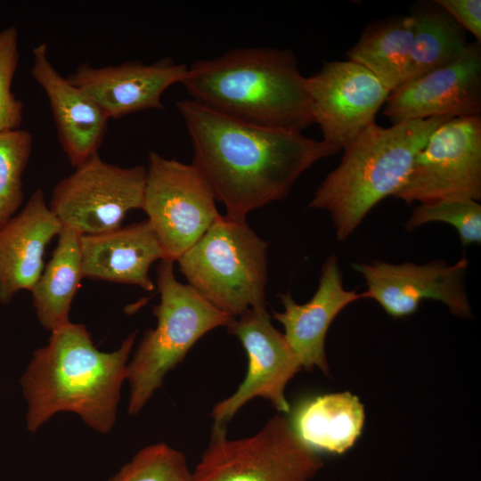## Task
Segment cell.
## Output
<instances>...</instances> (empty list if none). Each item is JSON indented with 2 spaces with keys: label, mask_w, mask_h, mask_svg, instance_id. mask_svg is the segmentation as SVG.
I'll use <instances>...</instances> for the list:
<instances>
[{
  "label": "cell",
  "mask_w": 481,
  "mask_h": 481,
  "mask_svg": "<svg viewBox=\"0 0 481 481\" xmlns=\"http://www.w3.org/2000/svg\"><path fill=\"white\" fill-rule=\"evenodd\" d=\"M135 338L132 332L117 350L102 352L84 324L69 322L51 331L20 379L28 429L35 432L54 414L69 412L94 430L109 433Z\"/></svg>",
  "instance_id": "7a4b0ae2"
},
{
  "label": "cell",
  "mask_w": 481,
  "mask_h": 481,
  "mask_svg": "<svg viewBox=\"0 0 481 481\" xmlns=\"http://www.w3.org/2000/svg\"><path fill=\"white\" fill-rule=\"evenodd\" d=\"M80 236L62 226L52 257L30 291L38 322L50 331L70 322V306L84 278Z\"/></svg>",
  "instance_id": "44dd1931"
},
{
  "label": "cell",
  "mask_w": 481,
  "mask_h": 481,
  "mask_svg": "<svg viewBox=\"0 0 481 481\" xmlns=\"http://www.w3.org/2000/svg\"><path fill=\"white\" fill-rule=\"evenodd\" d=\"M452 117H433L382 127L369 126L342 150L339 164L315 191L307 208L327 211L337 240L344 241L382 200L404 183L431 133Z\"/></svg>",
  "instance_id": "277c9868"
},
{
  "label": "cell",
  "mask_w": 481,
  "mask_h": 481,
  "mask_svg": "<svg viewBox=\"0 0 481 481\" xmlns=\"http://www.w3.org/2000/svg\"><path fill=\"white\" fill-rule=\"evenodd\" d=\"M461 27L473 34L481 42V1L480 0H436Z\"/></svg>",
  "instance_id": "83f0119b"
},
{
  "label": "cell",
  "mask_w": 481,
  "mask_h": 481,
  "mask_svg": "<svg viewBox=\"0 0 481 481\" xmlns=\"http://www.w3.org/2000/svg\"><path fill=\"white\" fill-rule=\"evenodd\" d=\"M156 272L160 296L153 307L157 325L144 332L126 366L130 415L143 410L166 375L201 337L216 328H228L235 319L214 307L190 285L180 282L173 261L160 260Z\"/></svg>",
  "instance_id": "5b68a950"
},
{
  "label": "cell",
  "mask_w": 481,
  "mask_h": 481,
  "mask_svg": "<svg viewBox=\"0 0 481 481\" xmlns=\"http://www.w3.org/2000/svg\"><path fill=\"white\" fill-rule=\"evenodd\" d=\"M385 103L383 114L392 125L433 117L480 116V43H469L452 63L402 84Z\"/></svg>",
  "instance_id": "5bb4252c"
},
{
  "label": "cell",
  "mask_w": 481,
  "mask_h": 481,
  "mask_svg": "<svg viewBox=\"0 0 481 481\" xmlns=\"http://www.w3.org/2000/svg\"><path fill=\"white\" fill-rule=\"evenodd\" d=\"M364 407L349 392L311 397L294 410L289 423L300 439L314 451L343 453L360 436Z\"/></svg>",
  "instance_id": "ffe728a7"
},
{
  "label": "cell",
  "mask_w": 481,
  "mask_h": 481,
  "mask_svg": "<svg viewBox=\"0 0 481 481\" xmlns=\"http://www.w3.org/2000/svg\"><path fill=\"white\" fill-rule=\"evenodd\" d=\"M33 145L32 134L16 129L0 134V224L16 215L23 202L22 175Z\"/></svg>",
  "instance_id": "cb8c5ba5"
},
{
  "label": "cell",
  "mask_w": 481,
  "mask_h": 481,
  "mask_svg": "<svg viewBox=\"0 0 481 481\" xmlns=\"http://www.w3.org/2000/svg\"><path fill=\"white\" fill-rule=\"evenodd\" d=\"M434 222L452 225L463 247L481 243V205L469 199H447L420 203L412 209L404 224L410 232Z\"/></svg>",
  "instance_id": "d4e9b609"
},
{
  "label": "cell",
  "mask_w": 481,
  "mask_h": 481,
  "mask_svg": "<svg viewBox=\"0 0 481 481\" xmlns=\"http://www.w3.org/2000/svg\"><path fill=\"white\" fill-rule=\"evenodd\" d=\"M47 49L45 43L33 49L30 72L49 101L59 142L75 167L98 153L109 118L87 94L57 71Z\"/></svg>",
  "instance_id": "e0dca14e"
},
{
  "label": "cell",
  "mask_w": 481,
  "mask_h": 481,
  "mask_svg": "<svg viewBox=\"0 0 481 481\" xmlns=\"http://www.w3.org/2000/svg\"><path fill=\"white\" fill-rule=\"evenodd\" d=\"M323 463L297 435L289 420L275 415L256 434L231 439L213 428L192 470V481H311Z\"/></svg>",
  "instance_id": "52a82bcc"
},
{
  "label": "cell",
  "mask_w": 481,
  "mask_h": 481,
  "mask_svg": "<svg viewBox=\"0 0 481 481\" xmlns=\"http://www.w3.org/2000/svg\"><path fill=\"white\" fill-rule=\"evenodd\" d=\"M412 15L414 34L407 81L452 63L469 45L464 29L443 8Z\"/></svg>",
  "instance_id": "603a6c76"
},
{
  "label": "cell",
  "mask_w": 481,
  "mask_h": 481,
  "mask_svg": "<svg viewBox=\"0 0 481 481\" xmlns=\"http://www.w3.org/2000/svg\"><path fill=\"white\" fill-rule=\"evenodd\" d=\"M395 198L410 205L447 199H481V118H452L417 153Z\"/></svg>",
  "instance_id": "30bf717a"
},
{
  "label": "cell",
  "mask_w": 481,
  "mask_h": 481,
  "mask_svg": "<svg viewBox=\"0 0 481 481\" xmlns=\"http://www.w3.org/2000/svg\"><path fill=\"white\" fill-rule=\"evenodd\" d=\"M176 108L192 142V165L230 218L246 220L251 211L284 199L304 172L340 151L302 132L249 125L191 99Z\"/></svg>",
  "instance_id": "6da1fadb"
},
{
  "label": "cell",
  "mask_w": 481,
  "mask_h": 481,
  "mask_svg": "<svg viewBox=\"0 0 481 481\" xmlns=\"http://www.w3.org/2000/svg\"><path fill=\"white\" fill-rule=\"evenodd\" d=\"M108 481H192L184 454L165 443L141 449Z\"/></svg>",
  "instance_id": "484cf974"
},
{
  "label": "cell",
  "mask_w": 481,
  "mask_h": 481,
  "mask_svg": "<svg viewBox=\"0 0 481 481\" xmlns=\"http://www.w3.org/2000/svg\"><path fill=\"white\" fill-rule=\"evenodd\" d=\"M187 68L167 58L149 65L128 61L94 67L86 62L67 78L87 94L109 119H117L147 110H164V92L181 84Z\"/></svg>",
  "instance_id": "9a60e30c"
},
{
  "label": "cell",
  "mask_w": 481,
  "mask_h": 481,
  "mask_svg": "<svg viewBox=\"0 0 481 481\" xmlns=\"http://www.w3.org/2000/svg\"><path fill=\"white\" fill-rule=\"evenodd\" d=\"M142 209L148 216L165 259H177L221 215L215 195L192 165L148 153Z\"/></svg>",
  "instance_id": "ba28073f"
},
{
  "label": "cell",
  "mask_w": 481,
  "mask_h": 481,
  "mask_svg": "<svg viewBox=\"0 0 481 481\" xmlns=\"http://www.w3.org/2000/svg\"><path fill=\"white\" fill-rule=\"evenodd\" d=\"M181 84L191 100L249 125L302 132L314 123L306 77L289 50L235 48L198 60Z\"/></svg>",
  "instance_id": "3957f363"
},
{
  "label": "cell",
  "mask_w": 481,
  "mask_h": 481,
  "mask_svg": "<svg viewBox=\"0 0 481 481\" xmlns=\"http://www.w3.org/2000/svg\"><path fill=\"white\" fill-rule=\"evenodd\" d=\"M414 34L412 15L368 26L346 57L373 75L391 92L408 79Z\"/></svg>",
  "instance_id": "7402d4cb"
},
{
  "label": "cell",
  "mask_w": 481,
  "mask_h": 481,
  "mask_svg": "<svg viewBox=\"0 0 481 481\" xmlns=\"http://www.w3.org/2000/svg\"><path fill=\"white\" fill-rule=\"evenodd\" d=\"M84 278L132 284L146 291L155 288L149 271L165 259L159 239L147 220L116 230L80 236Z\"/></svg>",
  "instance_id": "d6986e66"
},
{
  "label": "cell",
  "mask_w": 481,
  "mask_h": 481,
  "mask_svg": "<svg viewBox=\"0 0 481 481\" xmlns=\"http://www.w3.org/2000/svg\"><path fill=\"white\" fill-rule=\"evenodd\" d=\"M278 297L283 310L274 311L273 318L283 326V335L301 368L316 367L329 375L325 352L329 328L344 308L362 298L356 290L344 287L338 257L331 255L322 264L318 288L308 302L298 304L289 292Z\"/></svg>",
  "instance_id": "2e32d148"
},
{
  "label": "cell",
  "mask_w": 481,
  "mask_h": 481,
  "mask_svg": "<svg viewBox=\"0 0 481 481\" xmlns=\"http://www.w3.org/2000/svg\"><path fill=\"white\" fill-rule=\"evenodd\" d=\"M228 330L240 341L248 368L235 392L212 408V427L226 428L238 411L257 397L269 401L280 412H289L285 389L302 368L283 333L273 325L266 306L247 310Z\"/></svg>",
  "instance_id": "8fae6325"
},
{
  "label": "cell",
  "mask_w": 481,
  "mask_h": 481,
  "mask_svg": "<svg viewBox=\"0 0 481 481\" xmlns=\"http://www.w3.org/2000/svg\"><path fill=\"white\" fill-rule=\"evenodd\" d=\"M268 245L246 220L220 215L177 259L179 271L214 307L237 318L265 306Z\"/></svg>",
  "instance_id": "8992f818"
},
{
  "label": "cell",
  "mask_w": 481,
  "mask_h": 481,
  "mask_svg": "<svg viewBox=\"0 0 481 481\" xmlns=\"http://www.w3.org/2000/svg\"><path fill=\"white\" fill-rule=\"evenodd\" d=\"M61 224L37 188L20 212L0 224V303L31 291L44 271V254Z\"/></svg>",
  "instance_id": "ac0fdd59"
},
{
  "label": "cell",
  "mask_w": 481,
  "mask_h": 481,
  "mask_svg": "<svg viewBox=\"0 0 481 481\" xmlns=\"http://www.w3.org/2000/svg\"><path fill=\"white\" fill-rule=\"evenodd\" d=\"M146 167H123L91 156L54 186L49 208L62 226L80 235L122 226L126 214L143 206Z\"/></svg>",
  "instance_id": "9c48e42d"
},
{
  "label": "cell",
  "mask_w": 481,
  "mask_h": 481,
  "mask_svg": "<svg viewBox=\"0 0 481 481\" xmlns=\"http://www.w3.org/2000/svg\"><path fill=\"white\" fill-rule=\"evenodd\" d=\"M19 32L12 25L0 30V134L20 129L24 104L12 92L19 64Z\"/></svg>",
  "instance_id": "4316f807"
},
{
  "label": "cell",
  "mask_w": 481,
  "mask_h": 481,
  "mask_svg": "<svg viewBox=\"0 0 481 481\" xmlns=\"http://www.w3.org/2000/svg\"><path fill=\"white\" fill-rule=\"evenodd\" d=\"M351 265L367 286L362 298L373 299L394 318L414 314L426 299L442 302L455 316L472 317L466 289L469 261L465 254L452 265L443 259L422 265L376 259Z\"/></svg>",
  "instance_id": "7c38bea8"
},
{
  "label": "cell",
  "mask_w": 481,
  "mask_h": 481,
  "mask_svg": "<svg viewBox=\"0 0 481 481\" xmlns=\"http://www.w3.org/2000/svg\"><path fill=\"white\" fill-rule=\"evenodd\" d=\"M306 86L322 141L340 151L375 123L390 94L370 70L349 60L325 61L306 77Z\"/></svg>",
  "instance_id": "4fadbf2b"
}]
</instances>
